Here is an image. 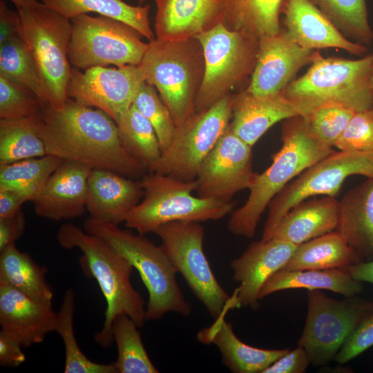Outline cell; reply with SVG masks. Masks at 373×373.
<instances>
[{
  "instance_id": "1",
  "label": "cell",
  "mask_w": 373,
  "mask_h": 373,
  "mask_svg": "<svg viewBox=\"0 0 373 373\" xmlns=\"http://www.w3.org/2000/svg\"><path fill=\"white\" fill-rule=\"evenodd\" d=\"M40 136L47 153L62 160L140 179L148 168L125 149L116 122L102 111L68 98L64 108H44Z\"/></svg>"
},
{
  "instance_id": "2",
  "label": "cell",
  "mask_w": 373,
  "mask_h": 373,
  "mask_svg": "<svg viewBox=\"0 0 373 373\" xmlns=\"http://www.w3.org/2000/svg\"><path fill=\"white\" fill-rule=\"evenodd\" d=\"M59 245L65 249H79L83 271L94 278L106 299L105 320L94 339L102 347L114 341L112 326L115 318L126 314L142 327L146 321L145 301L131 284L133 267L103 238L86 232L73 223L62 224L56 233Z\"/></svg>"
},
{
  "instance_id": "3",
  "label": "cell",
  "mask_w": 373,
  "mask_h": 373,
  "mask_svg": "<svg viewBox=\"0 0 373 373\" xmlns=\"http://www.w3.org/2000/svg\"><path fill=\"white\" fill-rule=\"evenodd\" d=\"M281 140L283 145L273 155L271 164L256 173L247 200L231 213L227 228L232 234L251 238L271 200L300 173L334 151L311 134L302 116L285 120Z\"/></svg>"
},
{
  "instance_id": "4",
  "label": "cell",
  "mask_w": 373,
  "mask_h": 373,
  "mask_svg": "<svg viewBox=\"0 0 373 373\" xmlns=\"http://www.w3.org/2000/svg\"><path fill=\"white\" fill-rule=\"evenodd\" d=\"M372 73L373 55L347 59L325 57L315 50L307 71L292 80L284 94L302 117L329 106L361 112L373 104Z\"/></svg>"
},
{
  "instance_id": "5",
  "label": "cell",
  "mask_w": 373,
  "mask_h": 373,
  "mask_svg": "<svg viewBox=\"0 0 373 373\" xmlns=\"http://www.w3.org/2000/svg\"><path fill=\"white\" fill-rule=\"evenodd\" d=\"M86 232L108 242L138 271L148 293L146 321H155L167 312L188 316L192 312L176 280V271L162 246L144 235L122 229L119 224L102 222L90 217L84 222Z\"/></svg>"
},
{
  "instance_id": "6",
  "label": "cell",
  "mask_w": 373,
  "mask_h": 373,
  "mask_svg": "<svg viewBox=\"0 0 373 373\" xmlns=\"http://www.w3.org/2000/svg\"><path fill=\"white\" fill-rule=\"evenodd\" d=\"M139 66L146 82L153 86L169 108L176 126L195 113V101L202 82L204 58L196 38L148 43Z\"/></svg>"
},
{
  "instance_id": "7",
  "label": "cell",
  "mask_w": 373,
  "mask_h": 373,
  "mask_svg": "<svg viewBox=\"0 0 373 373\" xmlns=\"http://www.w3.org/2000/svg\"><path fill=\"white\" fill-rule=\"evenodd\" d=\"M144 195L125 220L127 228L142 235L173 221L218 220L235 209L236 202H223L193 195L197 183L148 172L140 179Z\"/></svg>"
},
{
  "instance_id": "8",
  "label": "cell",
  "mask_w": 373,
  "mask_h": 373,
  "mask_svg": "<svg viewBox=\"0 0 373 373\" xmlns=\"http://www.w3.org/2000/svg\"><path fill=\"white\" fill-rule=\"evenodd\" d=\"M17 10L21 21L22 38L37 66L48 106L61 110L68 99L71 75L68 57L70 20L42 3Z\"/></svg>"
},
{
  "instance_id": "9",
  "label": "cell",
  "mask_w": 373,
  "mask_h": 373,
  "mask_svg": "<svg viewBox=\"0 0 373 373\" xmlns=\"http://www.w3.org/2000/svg\"><path fill=\"white\" fill-rule=\"evenodd\" d=\"M177 273L215 320L229 309L240 307L236 294L230 296L217 280L204 250V229L200 222L178 220L164 224L153 232Z\"/></svg>"
},
{
  "instance_id": "10",
  "label": "cell",
  "mask_w": 373,
  "mask_h": 373,
  "mask_svg": "<svg viewBox=\"0 0 373 373\" xmlns=\"http://www.w3.org/2000/svg\"><path fill=\"white\" fill-rule=\"evenodd\" d=\"M195 38L204 58V76L195 101V113H199L230 95L231 89L251 75L258 39L231 30L222 23Z\"/></svg>"
},
{
  "instance_id": "11",
  "label": "cell",
  "mask_w": 373,
  "mask_h": 373,
  "mask_svg": "<svg viewBox=\"0 0 373 373\" xmlns=\"http://www.w3.org/2000/svg\"><path fill=\"white\" fill-rule=\"evenodd\" d=\"M68 57L70 64L86 70L93 66H139L148 43L131 26L114 19L88 14L70 19Z\"/></svg>"
},
{
  "instance_id": "12",
  "label": "cell",
  "mask_w": 373,
  "mask_h": 373,
  "mask_svg": "<svg viewBox=\"0 0 373 373\" xmlns=\"http://www.w3.org/2000/svg\"><path fill=\"white\" fill-rule=\"evenodd\" d=\"M373 178V151H333L289 182L269 202L262 240L272 238L277 226L296 204L314 196L336 197L350 176Z\"/></svg>"
},
{
  "instance_id": "13",
  "label": "cell",
  "mask_w": 373,
  "mask_h": 373,
  "mask_svg": "<svg viewBox=\"0 0 373 373\" xmlns=\"http://www.w3.org/2000/svg\"><path fill=\"white\" fill-rule=\"evenodd\" d=\"M305 325L297 345L306 351L311 364L323 366L335 357L361 321L373 309V302L356 297L330 298L309 290Z\"/></svg>"
},
{
  "instance_id": "14",
  "label": "cell",
  "mask_w": 373,
  "mask_h": 373,
  "mask_svg": "<svg viewBox=\"0 0 373 373\" xmlns=\"http://www.w3.org/2000/svg\"><path fill=\"white\" fill-rule=\"evenodd\" d=\"M232 100L231 95H227L176 126L170 145L162 152L149 172L183 181L195 180L202 162L229 126Z\"/></svg>"
},
{
  "instance_id": "15",
  "label": "cell",
  "mask_w": 373,
  "mask_h": 373,
  "mask_svg": "<svg viewBox=\"0 0 373 373\" xmlns=\"http://www.w3.org/2000/svg\"><path fill=\"white\" fill-rule=\"evenodd\" d=\"M144 82V75L136 65L117 68L93 66L84 71L73 68L67 96L81 104L102 111L117 123L131 107Z\"/></svg>"
},
{
  "instance_id": "16",
  "label": "cell",
  "mask_w": 373,
  "mask_h": 373,
  "mask_svg": "<svg viewBox=\"0 0 373 373\" xmlns=\"http://www.w3.org/2000/svg\"><path fill=\"white\" fill-rule=\"evenodd\" d=\"M252 158V147L229 126L200 167L198 196L229 202L239 191L249 189L256 174Z\"/></svg>"
},
{
  "instance_id": "17",
  "label": "cell",
  "mask_w": 373,
  "mask_h": 373,
  "mask_svg": "<svg viewBox=\"0 0 373 373\" xmlns=\"http://www.w3.org/2000/svg\"><path fill=\"white\" fill-rule=\"evenodd\" d=\"M315 50L295 43L285 28L258 39L256 62L246 90L255 95L283 92L298 70L310 64Z\"/></svg>"
},
{
  "instance_id": "18",
  "label": "cell",
  "mask_w": 373,
  "mask_h": 373,
  "mask_svg": "<svg viewBox=\"0 0 373 373\" xmlns=\"http://www.w3.org/2000/svg\"><path fill=\"white\" fill-rule=\"evenodd\" d=\"M297 246L274 238L261 239L251 242L240 257L231 262L233 279L239 283L234 294L241 306L258 308L262 287L285 267Z\"/></svg>"
},
{
  "instance_id": "19",
  "label": "cell",
  "mask_w": 373,
  "mask_h": 373,
  "mask_svg": "<svg viewBox=\"0 0 373 373\" xmlns=\"http://www.w3.org/2000/svg\"><path fill=\"white\" fill-rule=\"evenodd\" d=\"M92 169L63 160L32 202L37 216L53 221L79 218L86 211L88 180Z\"/></svg>"
},
{
  "instance_id": "20",
  "label": "cell",
  "mask_w": 373,
  "mask_h": 373,
  "mask_svg": "<svg viewBox=\"0 0 373 373\" xmlns=\"http://www.w3.org/2000/svg\"><path fill=\"white\" fill-rule=\"evenodd\" d=\"M57 313L12 286L0 282L1 329L17 339L23 347L40 343L55 332Z\"/></svg>"
},
{
  "instance_id": "21",
  "label": "cell",
  "mask_w": 373,
  "mask_h": 373,
  "mask_svg": "<svg viewBox=\"0 0 373 373\" xmlns=\"http://www.w3.org/2000/svg\"><path fill=\"white\" fill-rule=\"evenodd\" d=\"M283 12L285 30L303 48H336L354 55H363L367 50L365 45L345 37L309 0H286Z\"/></svg>"
},
{
  "instance_id": "22",
  "label": "cell",
  "mask_w": 373,
  "mask_h": 373,
  "mask_svg": "<svg viewBox=\"0 0 373 373\" xmlns=\"http://www.w3.org/2000/svg\"><path fill=\"white\" fill-rule=\"evenodd\" d=\"M155 31L162 40H186L223 22L226 0H155Z\"/></svg>"
},
{
  "instance_id": "23",
  "label": "cell",
  "mask_w": 373,
  "mask_h": 373,
  "mask_svg": "<svg viewBox=\"0 0 373 373\" xmlns=\"http://www.w3.org/2000/svg\"><path fill=\"white\" fill-rule=\"evenodd\" d=\"M144 195L140 179L135 180L105 169H92L86 193V209L95 220L119 224Z\"/></svg>"
},
{
  "instance_id": "24",
  "label": "cell",
  "mask_w": 373,
  "mask_h": 373,
  "mask_svg": "<svg viewBox=\"0 0 373 373\" xmlns=\"http://www.w3.org/2000/svg\"><path fill=\"white\" fill-rule=\"evenodd\" d=\"M232 98L229 128L251 147L277 122L300 116L285 97L284 91L261 95L245 90Z\"/></svg>"
},
{
  "instance_id": "25",
  "label": "cell",
  "mask_w": 373,
  "mask_h": 373,
  "mask_svg": "<svg viewBox=\"0 0 373 373\" xmlns=\"http://www.w3.org/2000/svg\"><path fill=\"white\" fill-rule=\"evenodd\" d=\"M335 231L363 262L373 260V178L352 189L338 201Z\"/></svg>"
},
{
  "instance_id": "26",
  "label": "cell",
  "mask_w": 373,
  "mask_h": 373,
  "mask_svg": "<svg viewBox=\"0 0 373 373\" xmlns=\"http://www.w3.org/2000/svg\"><path fill=\"white\" fill-rule=\"evenodd\" d=\"M197 339L203 344H213L219 350L223 364L233 373H262L289 348L267 350L249 345L235 334L231 324L224 316L211 326L201 329Z\"/></svg>"
},
{
  "instance_id": "27",
  "label": "cell",
  "mask_w": 373,
  "mask_h": 373,
  "mask_svg": "<svg viewBox=\"0 0 373 373\" xmlns=\"http://www.w3.org/2000/svg\"><path fill=\"white\" fill-rule=\"evenodd\" d=\"M338 200L336 197H312L294 206L283 218L272 238L296 245L335 231Z\"/></svg>"
},
{
  "instance_id": "28",
  "label": "cell",
  "mask_w": 373,
  "mask_h": 373,
  "mask_svg": "<svg viewBox=\"0 0 373 373\" xmlns=\"http://www.w3.org/2000/svg\"><path fill=\"white\" fill-rule=\"evenodd\" d=\"M290 289H326L345 297L356 296L363 290L362 283L342 269L287 270L273 274L260 290L258 299Z\"/></svg>"
},
{
  "instance_id": "29",
  "label": "cell",
  "mask_w": 373,
  "mask_h": 373,
  "mask_svg": "<svg viewBox=\"0 0 373 373\" xmlns=\"http://www.w3.org/2000/svg\"><path fill=\"white\" fill-rule=\"evenodd\" d=\"M363 262L336 231L298 245L283 269L287 270L342 269Z\"/></svg>"
},
{
  "instance_id": "30",
  "label": "cell",
  "mask_w": 373,
  "mask_h": 373,
  "mask_svg": "<svg viewBox=\"0 0 373 373\" xmlns=\"http://www.w3.org/2000/svg\"><path fill=\"white\" fill-rule=\"evenodd\" d=\"M46 7L70 19L95 12L120 21L138 31L149 41L155 39L150 26V6H132L123 0H39Z\"/></svg>"
},
{
  "instance_id": "31",
  "label": "cell",
  "mask_w": 373,
  "mask_h": 373,
  "mask_svg": "<svg viewBox=\"0 0 373 373\" xmlns=\"http://www.w3.org/2000/svg\"><path fill=\"white\" fill-rule=\"evenodd\" d=\"M47 269L36 263L15 244L0 251V282L42 303L52 305L54 293L46 279Z\"/></svg>"
},
{
  "instance_id": "32",
  "label": "cell",
  "mask_w": 373,
  "mask_h": 373,
  "mask_svg": "<svg viewBox=\"0 0 373 373\" xmlns=\"http://www.w3.org/2000/svg\"><path fill=\"white\" fill-rule=\"evenodd\" d=\"M286 0H226L222 23L229 30L259 39L276 35Z\"/></svg>"
},
{
  "instance_id": "33",
  "label": "cell",
  "mask_w": 373,
  "mask_h": 373,
  "mask_svg": "<svg viewBox=\"0 0 373 373\" xmlns=\"http://www.w3.org/2000/svg\"><path fill=\"white\" fill-rule=\"evenodd\" d=\"M41 115L0 119V164L48 155L40 136Z\"/></svg>"
},
{
  "instance_id": "34",
  "label": "cell",
  "mask_w": 373,
  "mask_h": 373,
  "mask_svg": "<svg viewBox=\"0 0 373 373\" xmlns=\"http://www.w3.org/2000/svg\"><path fill=\"white\" fill-rule=\"evenodd\" d=\"M63 160L52 155L0 164V190L10 189L33 202Z\"/></svg>"
},
{
  "instance_id": "35",
  "label": "cell",
  "mask_w": 373,
  "mask_h": 373,
  "mask_svg": "<svg viewBox=\"0 0 373 373\" xmlns=\"http://www.w3.org/2000/svg\"><path fill=\"white\" fill-rule=\"evenodd\" d=\"M116 124L125 149L144 164L149 172L162 154L152 124L133 104Z\"/></svg>"
},
{
  "instance_id": "36",
  "label": "cell",
  "mask_w": 373,
  "mask_h": 373,
  "mask_svg": "<svg viewBox=\"0 0 373 373\" xmlns=\"http://www.w3.org/2000/svg\"><path fill=\"white\" fill-rule=\"evenodd\" d=\"M75 310L74 291L68 289L57 313L55 332L61 336L65 348V373H118L114 363L102 364L92 361L82 352L74 332Z\"/></svg>"
},
{
  "instance_id": "37",
  "label": "cell",
  "mask_w": 373,
  "mask_h": 373,
  "mask_svg": "<svg viewBox=\"0 0 373 373\" xmlns=\"http://www.w3.org/2000/svg\"><path fill=\"white\" fill-rule=\"evenodd\" d=\"M0 76L28 88L48 105L37 66L21 37L0 44Z\"/></svg>"
},
{
  "instance_id": "38",
  "label": "cell",
  "mask_w": 373,
  "mask_h": 373,
  "mask_svg": "<svg viewBox=\"0 0 373 373\" xmlns=\"http://www.w3.org/2000/svg\"><path fill=\"white\" fill-rule=\"evenodd\" d=\"M138 326L128 316L117 315L112 332L117 347L114 362L118 373H157L143 345Z\"/></svg>"
},
{
  "instance_id": "39",
  "label": "cell",
  "mask_w": 373,
  "mask_h": 373,
  "mask_svg": "<svg viewBox=\"0 0 373 373\" xmlns=\"http://www.w3.org/2000/svg\"><path fill=\"white\" fill-rule=\"evenodd\" d=\"M317 6L345 37L369 45L373 31L368 21L366 0H309Z\"/></svg>"
},
{
  "instance_id": "40",
  "label": "cell",
  "mask_w": 373,
  "mask_h": 373,
  "mask_svg": "<svg viewBox=\"0 0 373 373\" xmlns=\"http://www.w3.org/2000/svg\"><path fill=\"white\" fill-rule=\"evenodd\" d=\"M133 104L152 124L162 152L170 145L176 128L169 108L156 88L146 82L140 88Z\"/></svg>"
},
{
  "instance_id": "41",
  "label": "cell",
  "mask_w": 373,
  "mask_h": 373,
  "mask_svg": "<svg viewBox=\"0 0 373 373\" xmlns=\"http://www.w3.org/2000/svg\"><path fill=\"white\" fill-rule=\"evenodd\" d=\"M45 106L30 89L0 76V119L41 116Z\"/></svg>"
},
{
  "instance_id": "42",
  "label": "cell",
  "mask_w": 373,
  "mask_h": 373,
  "mask_svg": "<svg viewBox=\"0 0 373 373\" xmlns=\"http://www.w3.org/2000/svg\"><path fill=\"white\" fill-rule=\"evenodd\" d=\"M354 113L343 107L329 106L303 117L311 134L321 142L332 147Z\"/></svg>"
},
{
  "instance_id": "43",
  "label": "cell",
  "mask_w": 373,
  "mask_h": 373,
  "mask_svg": "<svg viewBox=\"0 0 373 373\" xmlns=\"http://www.w3.org/2000/svg\"><path fill=\"white\" fill-rule=\"evenodd\" d=\"M334 146L348 152L373 151V111L355 113Z\"/></svg>"
},
{
  "instance_id": "44",
  "label": "cell",
  "mask_w": 373,
  "mask_h": 373,
  "mask_svg": "<svg viewBox=\"0 0 373 373\" xmlns=\"http://www.w3.org/2000/svg\"><path fill=\"white\" fill-rule=\"evenodd\" d=\"M373 345V309L358 323L335 357L336 361L344 364Z\"/></svg>"
},
{
  "instance_id": "45",
  "label": "cell",
  "mask_w": 373,
  "mask_h": 373,
  "mask_svg": "<svg viewBox=\"0 0 373 373\" xmlns=\"http://www.w3.org/2000/svg\"><path fill=\"white\" fill-rule=\"evenodd\" d=\"M311 364L303 347H297L276 360L262 373H303Z\"/></svg>"
},
{
  "instance_id": "46",
  "label": "cell",
  "mask_w": 373,
  "mask_h": 373,
  "mask_svg": "<svg viewBox=\"0 0 373 373\" xmlns=\"http://www.w3.org/2000/svg\"><path fill=\"white\" fill-rule=\"evenodd\" d=\"M26 227V216L21 210L14 216L0 218V251L15 244L24 233Z\"/></svg>"
},
{
  "instance_id": "47",
  "label": "cell",
  "mask_w": 373,
  "mask_h": 373,
  "mask_svg": "<svg viewBox=\"0 0 373 373\" xmlns=\"http://www.w3.org/2000/svg\"><path fill=\"white\" fill-rule=\"evenodd\" d=\"M21 343L8 333L0 331V365L16 367L25 362L26 357Z\"/></svg>"
},
{
  "instance_id": "48",
  "label": "cell",
  "mask_w": 373,
  "mask_h": 373,
  "mask_svg": "<svg viewBox=\"0 0 373 373\" xmlns=\"http://www.w3.org/2000/svg\"><path fill=\"white\" fill-rule=\"evenodd\" d=\"M15 37H22V26L18 12L8 8L0 1V44Z\"/></svg>"
},
{
  "instance_id": "49",
  "label": "cell",
  "mask_w": 373,
  "mask_h": 373,
  "mask_svg": "<svg viewBox=\"0 0 373 373\" xmlns=\"http://www.w3.org/2000/svg\"><path fill=\"white\" fill-rule=\"evenodd\" d=\"M26 202L25 197L15 191L0 190V218L14 216Z\"/></svg>"
},
{
  "instance_id": "50",
  "label": "cell",
  "mask_w": 373,
  "mask_h": 373,
  "mask_svg": "<svg viewBox=\"0 0 373 373\" xmlns=\"http://www.w3.org/2000/svg\"><path fill=\"white\" fill-rule=\"evenodd\" d=\"M342 269L347 272L353 278L361 283L366 282L373 285V260L361 262Z\"/></svg>"
},
{
  "instance_id": "51",
  "label": "cell",
  "mask_w": 373,
  "mask_h": 373,
  "mask_svg": "<svg viewBox=\"0 0 373 373\" xmlns=\"http://www.w3.org/2000/svg\"><path fill=\"white\" fill-rule=\"evenodd\" d=\"M17 8H30L39 6L41 2L37 0H10Z\"/></svg>"
},
{
  "instance_id": "52",
  "label": "cell",
  "mask_w": 373,
  "mask_h": 373,
  "mask_svg": "<svg viewBox=\"0 0 373 373\" xmlns=\"http://www.w3.org/2000/svg\"><path fill=\"white\" fill-rule=\"evenodd\" d=\"M371 88L373 90V73H372V79H371Z\"/></svg>"
},
{
  "instance_id": "53",
  "label": "cell",
  "mask_w": 373,
  "mask_h": 373,
  "mask_svg": "<svg viewBox=\"0 0 373 373\" xmlns=\"http://www.w3.org/2000/svg\"><path fill=\"white\" fill-rule=\"evenodd\" d=\"M136 1H137L140 3H142L143 2L146 1H148V0H136ZM154 1H155V0H154Z\"/></svg>"
},
{
  "instance_id": "54",
  "label": "cell",
  "mask_w": 373,
  "mask_h": 373,
  "mask_svg": "<svg viewBox=\"0 0 373 373\" xmlns=\"http://www.w3.org/2000/svg\"><path fill=\"white\" fill-rule=\"evenodd\" d=\"M371 110L373 111V104H372V106L371 108Z\"/></svg>"
}]
</instances>
